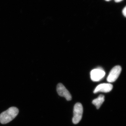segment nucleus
<instances>
[{
	"mask_svg": "<svg viewBox=\"0 0 126 126\" xmlns=\"http://www.w3.org/2000/svg\"><path fill=\"white\" fill-rule=\"evenodd\" d=\"M19 113L18 109L11 107L0 114V122L6 124L11 121L17 116Z\"/></svg>",
	"mask_w": 126,
	"mask_h": 126,
	"instance_id": "1",
	"label": "nucleus"
},
{
	"mask_svg": "<svg viewBox=\"0 0 126 126\" xmlns=\"http://www.w3.org/2000/svg\"><path fill=\"white\" fill-rule=\"evenodd\" d=\"M83 108L80 103H77L75 105L74 108V116L73 122L74 124H77L81 121L82 117Z\"/></svg>",
	"mask_w": 126,
	"mask_h": 126,
	"instance_id": "2",
	"label": "nucleus"
},
{
	"mask_svg": "<svg viewBox=\"0 0 126 126\" xmlns=\"http://www.w3.org/2000/svg\"><path fill=\"white\" fill-rule=\"evenodd\" d=\"M122 71V68L120 65H116L113 68L109 73L107 80L109 82L112 83L117 80Z\"/></svg>",
	"mask_w": 126,
	"mask_h": 126,
	"instance_id": "3",
	"label": "nucleus"
},
{
	"mask_svg": "<svg viewBox=\"0 0 126 126\" xmlns=\"http://www.w3.org/2000/svg\"><path fill=\"white\" fill-rule=\"evenodd\" d=\"M106 73L101 68L93 69L90 72V77L93 81L97 82L101 80L105 76Z\"/></svg>",
	"mask_w": 126,
	"mask_h": 126,
	"instance_id": "4",
	"label": "nucleus"
},
{
	"mask_svg": "<svg viewBox=\"0 0 126 126\" xmlns=\"http://www.w3.org/2000/svg\"><path fill=\"white\" fill-rule=\"evenodd\" d=\"M56 89L58 94L60 96L64 97L67 101H70L72 99L71 94L63 84L59 83L57 85Z\"/></svg>",
	"mask_w": 126,
	"mask_h": 126,
	"instance_id": "5",
	"label": "nucleus"
},
{
	"mask_svg": "<svg viewBox=\"0 0 126 126\" xmlns=\"http://www.w3.org/2000/svg\"><path fill=\"white\" fill-rule=\"evenodd\" d=\"M113 88L112 84L110 83L101 84L97 86L94 89V94L98 92L108 93L111 91Z\"/></svg>",
	"mask_w": 126,
	"mask_h": 126,
	"instance_id": "6",
	"label": "nucleus"
},
{
	"mask_svg": "<svg viewBox=\"0 0 126 126\" xmlns=\"http://www.w3.org/2000/svg\"><path fill=\"white\" fill-rule=\"evenodd\" d=\"M104 101V96L100 94L97 98L93 100L92 103L96 106L97 109H98L101 107Z\"/></svg>",
	"mask_w": 126,
	"mask_h": 126,
	"instance_id": "7",
	"label": "nucleus"
},
{
	"mask_svg": "<svg viewBox=\"0 0 126 126\" xmlns=\"http://www.w3.org/2000/svg\"><path fill=\"white\" fill-rule=\"evenodd\" d=\"M122 13L123 15L126 17V7H125L122 11Z\"/></svg>",
	"mask_w": 126,
	"mask_h": 126,
	"instance_id": "8",
	"label": "nucleus"
},
{
	"mask_svg": "<svg viewBox=\"0 0 126 126\" xmlns=\"http://www.w3.org/2000/svg\"><path fill=\"white\" fill-rule=\"evenodd\" d=\"M122 0H115V2H119Z\"/></svg>",
	"mask_w": 126,
	"mask_h": 126,
	"instance_id": "9",
	"label": "nucleus"
},
{
	"mask_svg": "<svg viewBox=\"0 0 126 126\" xmlns=\"http://www.w3.org/2000/svg\"><path fill=\"white\" fill-rule=\"evenodd\" d=\"M105 0L106 1H110L111 0Z\"/></svg>",
	"mask_w": 126,
	"mask_h": 126,
	"instance_id": "10",
	"label": "nucleus"
}]
</instances>
